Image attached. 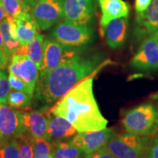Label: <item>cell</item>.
Masks as SVG:
<instances>
[{"mask_svg": "<svg viewBox=\"0 0 158 158\" xmlns=\"http://www.w3.org/2000/svg\"><path fill=\"white\" fill-rule=\"evenodd\" d=\"M68 48L58 66L46 73L39 74L34 95L41 103L47 106L54 103L75 86L107 64V62L100 64L98 56L84 57L76 51Z\"/></svg>", "mask_w": 158, "mask_h": 158, "instance_id": "6da1fadb", "label": "cell"}, {"mask_svg": "<svg viewBox=\"0 0 158 158\" xmlns=\"http://www.w3.org/2000/svg\"><path fill=\"white\" fill-rule=\"evenodd\" d=\"M85 78L57 101L49 112L65 118L78 133L106 128L103 117L93 93V78L96 73Z\"/></svg>", "mask_w": 158, "mask_h": 158, "instance_id": "7a4b0ae2", "label": "cell"}, {"mask_svg": "<svg viewBox=\"0 0 158 158\" xmlns=\"http://www.w3.org/2000/svg\"><path fill=\"white\" fill-rule=\"evenodd\" d=\"M127 133L152 135L158 132V105L148 102L128 110L122 118Z\"/></svg>", "mask_w": 158, "mask_h": 158, "instance_id": "3957f363", "label": "cell"}, {"mask_svg": "<svg viewBox=\"0 0 158 158\" xmlns=\"http://www.w3.org/2000/svg\"><path fill=\"white\" fill-rule=\"evenodd\" d=\"M151 135L126 133L113 136L105 149L114 158H147L152 141Z\"/></svg>", "mask_w": 158, "mask_h": 158, "instance_id": "277c9868", "label": "cell"}, {"mask_svg": "<svg viewBox=\"0 0 158 158\" xmlns=\"http://www.w3.org/2000/svg\"><path fill=\"white\" fill-rule=\"evenodd\" d=\"M53 38L68 48L81 47L93 40V31L88 25H77L62 21L53 29Z\"/></svg>", "mask_w": 158, "mask_h": 158, "instance_id": "5b68a950", "label": "cell"}, {"mask_svg": "<svg viewBox=\"0 0 158 158\" xmlns=\"http://www.w3.org/2000/svg\"><path fill=\"white\" fill-rule=\"evenodd\" d=\"M31 13L40 30H46L64 19L63 0H36Z\"/></svg>", "mask_w": 158, "mask_h": 158, "instance_id": "8992f818", "label": "cell"}, {"mask_svg": "<svg viewBox=\"0 0 158 158\" xmlns=\"http://www.w3.org/2000/svg\"><path fill=\"white\" fill-rule=\"evenodd\" d=\"M115 135V131L112 128H105L78 133L72 138L71 142L84 152L86 158H89L94 152L106 147L110 138Z\"/></svg>", "mask_w": 158, "mask_h": 158, "instance_id": "52a82bcc", "label": "cell"}, {"mask_svg": "<svg viewBox=\"0 0 158 158\" xmlns=\"http://www.w3.org/2000/svg\"><path fill=\"white\" fill-rule=\"evenodd\" d=\"M0 131L5 139H18L26 133L23 112L0 103Z\"/></svg>", "mask_w": 158, "mask_h": 158, "instance_id": "ba28073f", "label": "cell"}, {"mask_svg": "<svg viewBox=\"0 0 158 158\" xmlns=\"http://www.w3.org/2000/svg\"><path fill=\"white\" fill-rule=\"evenodd\" d=\"M133 33L137 41L158 37V0H152L145 11L137 13Z\"/></svg>", "mask_w": 158, "mask_h": 158, "instance_id": "9c48e42d", "label": "cell"}, {"mask_svg": "<svg viewBox=\"0 0 158 158\" xmlns=\"http://www.w3.org/2000/svg\"><path fill=\"white\" fill-rule=\"evenodd\" d=\"M130 65L133 68L143 71L155 70L158 69V37H148L142 41L141 46Z\"/></svg>", "mask_w": 158, "mask_h": 158, "instance_id": "30bf717a", "label": "cell"}, {"mask_svg": "<svg viewBox=\"0 0 158 158\" xmlns=\"http://www.w3.org/2000/svg\"><path fill=\"white\" fill-rule=\"evenodd\" d=\"M64 20L77 25H88L94 16V0H63Z\"/></svg>", "mask_w": 158, "mask_h": 158, "instance_id": "8fae6325", "label": "cell"}, {"mask_svg": "<svg viewBox=\"0 0 158 158\" xmlns=\"http://www.w3.org/2000/svg\"><path fill=\"white\" fill-rule=\"evenodd\" d=\"M8 70L10 73L23 80L35 89L39 78V70L27 55H13Z\"/></svg>", "mask_w": 158, "mask_h": 158, "instance_id": "7c38bea8", "label": "cell"}, {"mask_svg": "<svg viewBox=\"0 0 158 158\" xmlns=\"http://www.w3.org/2000/svg\"><path fill=\"white\" fill-rule=\"evenodd\" d=\"M48 110H31L23 114V122L27 133L32 139L43 138L47 139L48 129Z\"/></svg>", "mask_w": 158, "mask_h": 158, "instance_id": "4fadbf2b", "label": "cell"}, {"mask_svg": "<svg viewBox=\"0 0 158 158\" xmlns=\"http://www.w3.org/2000/svg\"><path fill=\"white\" fill-rule=\"evenodd\" d=\"M68 47L57 42L54 38H46L43 44V56L40 74L46 73L54 69L60 63Z\"/></svg>", "mask_w": 158, "mask_h": 158, "instance_id": "5bb4252c", "label": "cell"}, {"mask_svg": "<svg viewBox=\"0 0 158 158\" xmlns=\"http://www.w3.org/2000/svg\"><path fill=\"white\" fill-rule=\"evenodd\" d=\"M127 27L128 16H124L111 20L102 28L106 43L110 48L117 49L124 44L127 38Z\"/></svg>", "mask_w": 158, "mask_h": 158, "instance_id": "9a60e30c", "label": "cell"}, {"mask_svg": "<svg viewBox=\"0 0 158 158\" xmlns=\"http://www.w3.org/2000/svg\"><path fill=\"white\" fill-rule=\"evenodd\" d=\"M48 129L47 140L51 143L64 141L73 138L78 133L76 128L68 120L49 112Z\"/></svg>", "mask_w": 158, "mask_h": 158, "instance_id": "2e32d148", "label": "cell"}, {"mask_svg": "<svg viewBox=\"0 0 158 158\" xmlns=\"http://www.w3.org/2000/svg\"><path fill=\"white\" fill-rule=\"evenodd\" d=\"M99 3L102 10L101 29L111 20L129 15L130 6L123 0H99Z\"/></svg>", "mask_w": 158, "mask_h": 158, "instance_id": "e0dca14e", "label": "cell"}, {"mask_svg": "<svg viewBox=\"0 0 158 158\" xmlns=\"http://www.w3.org/2000/svg\"><path fill=\"white\" fill-rule=\"evenodd\" d=\"M16 24V31L21 45L26 46L39 34V28L31 13L21 19L14 20Z\"/></svg>", "mask_w": 158, "mask_h": 158, "instance_id": "ac0fdd59", "label": "cell"}, {"mask_svg": "<svg viewBox=\"0 0 158 158\" xmlns=\"http://www.w3.org/2000/svg\"><path fill=\"white\" fill-rule=\"evenodd\" d=\"M51 143L52 153L55 158H86L84 152L71 141H59Z\"/></svg>", "mask_w": 158, "mask_h": 158, "instance_id": "d6986e66", "label": "cell"}, {"mask_svg": "<svg viewBox=\"0 0 158 158\" xmlns=\"http://www.w3.org/2000/svg\"><path fill=\"white\" fill-rule=\"evenodd\" d=\"M7 16L18 20L31 13L29 6L22 0H0Z\"/></svg>", "mask_w": 158, "mask_h": 158, "instance_id": "ffe728a7", "label": "cell"}, {"mask_svg": "<svg viewBox=\"0 0 158 158\" xmlns=\"http://www.w3.org/2000/svg\"><path fill=\"white\" fill-rule=\"evenodd\" d=\"M0 31L2 34L4 40V52L6 56L10 58L16 53L21 45L20 41L18 38H15L10 32L9 23L7 18L0 23Z\"/></svg>", "mask_w": 158, "mask_h": 158, "instance_id": "44dd1931", "label": "cell"}, {"mask_svg": "<svg viewBox=\"0 0 158 158\" xmlns=\"http://www.w3.org/2000/svg\"><path fill=\"white\" fill-rule=\"evenodd\" d=\"M43 44L44 36L39 33L27 47V55L35 62L38 70L40 68L43 61Z\"/></svg>", "mask_w": 158, "mask_h": 158, "instance_id": "7402d4cb", "label": "cell"}, {"mask_svg": "<svg viewBox=\"0 0 158 158\" xmlns=\"http://www.w3.org/2000/svg\"><path fill=\"white\" fill-rule=\"evenodd\" d=\"M33 95L19 91H10L7 98V103L13 108H27L30 106Z\"/></svg>", "mask_w": 158, "mask_h": 158, "instance_id": "603a6c76", "label": "cell"}, {"mask_svg": "<svg viewBox=\"0 0 158 158\" xmlns=\"http://www.w3.org/2000/svg\"><path fill=\"white\" fill-rule=\"evenodd\" d=\"M33 158H50L52 155V143L43 138L32 139Z\"/></svg>", "mask_w": 158, "mask_h": 158, "instance_id": "cb8c5ba5", "label": "cell"}, {"mask_svg": "<svg viewBox=\"0 0 158 158\" xmlns=\"http://www.w3.org/2000/svg\"><path fill=\"white\" fill-rule=\"evenodd\" d=\"M0 158H19L18 139H5L0 143Z\"/></svg>", "mask_w": 158, "mask_h": 158, "instance_id": "d4e9b609", "label": "cell"}, {"mask_svg": "<svg viewBox=\"0 0 158 158\" xmlns=\"http://www.w3.org/2000/svg\"><path fill=\"white\" fill-rule=\"evenodd\" d=\"M19 146V158H33L32 138L27 133L18 138Z\"/></svg>", "mask_w": 158, "mask_h": 158, "instance_id": "484cf974", "label": "cell"}, {"mask_svg": "<svg viewBox=\"0 0 158 158\" xmlns=\"http://www.w3.org/2000/svg\"><path fill=\"white\" fill-rule=\"evenodd\" d=\"M9 82L10 86L12 90L13 91H19V92H23L28 93L31 95H34L35 89L31 87L29 85H28L27 83L23 81V80L18 78L13 74L10 73H9Z\"/></svg>", "mask_w": 158, "mask_h": 158, "instance_id": "4316f807", "label": "cell"}, {"mask_svg": "<svg viewBox=\"0 0 158 158\" xmlns=\"http://www.w3.org/2000/svg\"><path fill=\"white\" fill-rule=\"evenodd\" d=\"M10 89L8 76L5 70H0V103H7V98Z\"/></svg>", "mask_w": 158, "mask_h": 158, "instance_id": "83f0119b", "label": "cell"}, {"mask_svg": "<svg viewBox=\"0 0 158 158\" xmlns=\"http://www.w3.org/2000/svg\"><path fill=\"white\" fill-rule=\"evenodd\" d=\"M147 158H158V132L155 134Z\"/></svg>", "mask_w": 158, "mask_h": 158, "instance_id": "f1b7e54d", "label": "cell"}, {"mask_svg": "<svg viewBox=\"0 0 158 158\" xmlns=\"http://www.w3.org/2000/svg\"><path fill=\"white\" fill-rule=\"evenodd\" d=\"M152 0H135V9L136 13H141L145 11L151 3Z\"/></svg>", "mask_w": 158, "mask_h": 158, "instance_id": "f546056e", "label": "cell"}, {"mask_svg": "<svg viewBox=\"0 0 158 158\" xmlns=\"http://www.w3.org/2000/svg\"><path fill=\"white\" fill-rule=\"evenodd\" d=\"M89 158H114V156L110 154L108 150L105 149V147L102 148L98 152H94Z\"/></svg>", "mask_w": 158, "mask_h": 158, "instance_id": "4dcf8cb0", "label": "cell"}, {"mask_svg": "<svg viewBox=\"0 0 158 158\" xmlns=\"http://www.w3.org/2000/svg\"><path fill=\"white\" fill-rule=\"evenodd\" d=\"M9 58L6 56L2 49L0 48V66H3L7 62Z\"/></svg>", "mask_w": 158, "mask_h": 158, "instance_id": "1f68e13d", "label": "cell"}, {"mask_svg": "<svg viewBox=\"0 0 158 158\" xmlns=\"http://www.w3.org/2000/svg\"><path fill=\"white\" fill-rule=\"evenodd\" d=\"M6 16H7V15H6L5 9H4L3 6L1 3V1H0V23L5 19Z\"/></svg>", "mask_w": 158, "mask_h": 158, "instance_id": "d6a6232c", "label": "cell"}, {"mask_svg": "<svg viewBox=\"0 0 158 158\" xmlns=\"http://www.w3.org/2000/svg\"><path fill=\"white\" fill-rule=\"evenodd\" d=\"M0 48L2 49L4 51V40H3L2 34L1 31H0Z\"/></svg>", "mask_w": 158, "mask_h": 158, "instance_id": "836d02e7", "label": "cell"}, {"mask_svg": "<svg viewBox=\"0 0 158 158\" xmlns=\"http://www.w3.org/2000/svg\"><path fill=\"white\" fill-rule=\"evenodd\" d=\"M22 1L24 2L26 4H27V5L31 7V6L35 2V1H36V0H22Z\"/></svg>", "mask_w": 158, "mask_h": 158, "instance_id": "e575fe53", "label": "cell"}, {"mask_svg": "<svg viewBox=\"0 0 158 158\" xmlns=\"http://www.w3.org/2000/svg\"><path fill=\"white\" fill-rule=\"evenodd\" d=\"M4 140H5V138H4L2 134L1 131H0V143H1L2 142V141H4Z\"/></svg>", "mask_w": 158, "mask_h": 158, "instance_id": "d590c367", "label": "cell"}, {"mask_svg": "<svg viewBox=\"0 0 158 158\" xmlns=\"http://www.w3.org/2000/svg\"><path fill=\"white\" fill-rule=\"evenodd\" d=\"M50 158H55L54 157V155H53V153H52V155H51V157H50Z\"/></svg>", "mask_w": 158, "mask_h": 158, "instance_id": "8d00e7d4", "label": "cell"}]
</instances>
